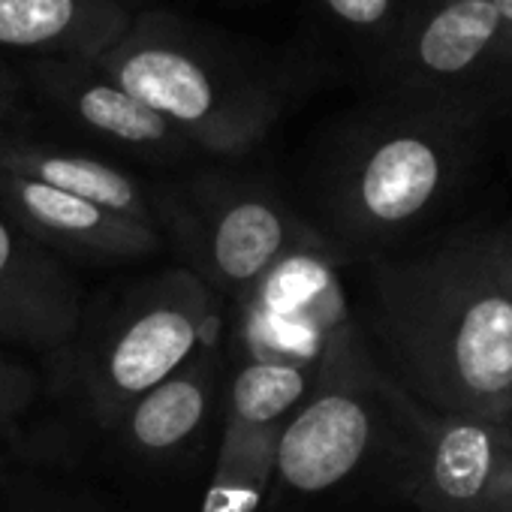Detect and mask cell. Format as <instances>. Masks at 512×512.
Here are the masks:
<instances>
[{
    "label": "cell",
    "instance_id": "cell-4",
    "mask_svg": "<svg viewBox=\"0 0 512 512\" xmlns=\"http://www.w3.org/2000/svg\"><path fill=\"white\" fill-rule=\"evenodd\" d=\"M422 407L374 362L356 317L332 338L311 395L278 440L281 497L323 500L371 473H386L401 494Z\"/></svg>",
    "mask_w": 512,
    "mask_h": 512
},
{
    "label": "cell",
    "instance_id": "cell-12",
    "mask_svg": "<svg viewBox=\"0 0 512 512\" xmlns=\"http://www.w3.org/2000/svg\"><path fill=\"white\" fill-rule=\"evenodd\" d=\"M0 211L34 241L73 260H136L166 244L157 226L0 169Z\"/></svg>",
    "mask_w": 512,
    "mask_h": 512
},
{
    "label": "cell",
    "instance_id": "cell-11",
    "mask_svg": "<svg viewBox=\"0 0 512 512\" xmlns=\"http://www.w3.org/2000/svg\"><path fill=\"white\" fill-rule=\"evenodd\" d=\"M85 323V290L58 253L0 211V341L43 359L64 356Z\"/></svg>",
    "mask_w": 512,
    "mask_h": 512
},
{
    "label": "cell",
    "instance_id": "cell-10",
    "mask_svg": "<svg viewBox=\"0 0 512 512\" xmlns=\"http://www.w3.org/2000/svg\"><path fill=\"white\" fill-rule=\"evenodd\" d=\"M28 94L91 139L145 163L178 166L202 157L169 121L121 88L94 61L25 58Z\"/></svg>",
    "mask_w": 512,
    "mask_h": 512
},
{
    "label": "cell",
    "instance_id": "cell-21",
    "mask_svg": "<svg viewBox=\"0 0 512 512\" xmlns=\"http://www.w3.org/2000/svg\"><path fill=\"white\" fill-rule=\"evenodd\" d=\"M479 241H482L485 260H488L494 278L512 296V220H506L494 229H479Z\"/></svg>",
    "mask_w": 512,
    "mask_h": 512
},
{
    "label": "cell",
    "instance_id": "cell-25",
    "mask_svg": "<svg viewBox=\"0 0 512 512\" xmlns=\"http://www.w3.org/2000/svg\"><path fill=\"white\" fill-rule=\"evenodd\" d=\"M13 419H16L13 410L0 407V449H4V440H7V431H10V422H13Z\"/></svg>",
    "mask_w": 512,
    "mask_h": 512
},
{
    "label": "cell",
    "instance_id": "cell-20",
    "mask_svg": "<svg viewBox=\"0 0 512 512\" xmlns=\"http://www.w3.org/2000/svg\"><path fill=\"white\" fill-rule=\"evenodd\" d=\"M34 395H37L34 371L25 362L0 353V407H7L19 416L34 401Z\"/></svg>",
    "mask_w": 512,
    "mask_h": 512
},
{
    "label": "cell",
    "instance_id": "cell-2",
    "mask_svg": "<svg viewBox=\"0 0 512 512\" xmlns=\"http://www.w3.org/2000/svg\"><path fill=\"white\" fill-rule=\"evenodd\" d=\"M491 127L371 97L314 142L293 205L341 263L434 238L473 190Z\"/></svg>",
    "mask_w": 512,
    "mask_h": 512
},
{
    "label": "cell",
    "instance_id": "cell-26",
    "mask_svg": "<svg viewBox=\"0 0 512 512\" xmlns=\"http://www.w3.org/2000/svg\"><path fill=\"white\" fill-rule=\"evenodd\" d=\"M503 422H506V428L512 431V407H509V413H506V419H503Z\"/></svg>",
    "mask_w": 512,
    "mask_h": 512
},
{
    "label": "cell",
    "instance_id": "cell-17",
    "mask_svg": "<svg viewBox=\"0 0 512 512\" xmlns=\"http://www.w3.org/2000/svg\"><path fill=\"white\" fill-rule=\"evenodd\" d=\"M320 368L287 362H244L235 368L223 395V425L272 428L287 425L305 404Z\"/></svg>",
    "mask_w": 512,
    "mask_h": 512
},
{
    "label": "cell",
    "instance_id": "cell-13",
    "mask_svg": "<svg viewBox=\"0 0 512 512\" xmlns=\"http://www.w3.org/2000/svg\"><path fill=\"white\" fill-rule=\"evenodd\" d=\"M220 338L202 344L175 374L136 398L112 425L124 452L145 464H169L202 440L214 410L223 407Z\"/></svg>",
    "mask_w": 512,
    "mask_h": 512
},
{
    "label": "cell",
    "instance_id": "cell-5",
    "mask_svg": "<svg viewBox=\"0 0 512 512\" xmlns=\"http://www.w3.org/2000/svg\"><path fill=\"white\" fill-rule=\"evenodd\" d=\"M368 79L371 97L494 127L512 118V31L491 0H416Z\"/></svg>",
    "mask_w": 512,
    "mask_h": 512
},
{
    "label": "cell",
    "instance_id": "cell-18",
    "mask_svg": "<svg viewBox=\"0 0 512 512\" xmlns=\"http://www.w3.org/2000/svg\"><path fill=\"white\" fill-rule=\"evenodd\" d=\"M314 4L371 73L398 40L416 0H314Z\"/></svg>",
    "mask_w": 512,
    "mask_h": 512
},
{
    "label": "cell",
    "instance_id": "cell-1",
    "mask_svg": "<svg viewBox=\"0 0 512 512\" xmlns=\"http://www.w3.org/2000/svg\"><path fill=\"white\" fill-rule=\"evenodd\" d=\"M353 317L383 374L422 410L503 422L512 407V296L479 229L368 256Z\"/></svg>",
    "mask_w": 512,
    "mask_h": 512
},
{
    "label": "cell",
    "instance_id": "cell-24",
    "mask_svg": "<svg viewBox=\"0 0 512 512\" xmlns=\"http://www.w3.org/2000/svg\"><path fill=\"white\" fill-rule=\"evenodd\" d=\"M491 7L497 10V16L506 22V28L512 31V0H491Z\"/></svg>",
    "mask_w": 512,
    "mask_h": 512
},
{
    "label": "cell",
    "instance_id": "cell-14",
    "mask_svg": "<svg viewBox=\"0 0 512 512\" xmlns=\"http://www.w3.org/2000/svg\"><path fill=\"white\" fill-rule=\"evenodd\" d=\"M157 0H0V49L100 61Z\"/></svg>",
    "mask_w": 512,
    "mask_h": 512
},
{
    "label": "cell",
    "instance_id": "cell-9",
    "mask_svg": "<svg viewBox=\"0 0 512 512\" xmlns=\"http://www.w3.org/2000/svg\"><path fill=\"white\" fill-rule=\"evenodd\" d=\"M401 497L416 512L512 509V431L497 419L422 410Z\"/></svg>",
    "mask_w": 512,
    "mask_h": 512
},
{
    "label": "cell",
    "instance_id": "cell-16",
    "mask_svg": "<svg viewBox=\"0 0 512 512\" xmlns=\"http://www.w3.org/2000/svg\"><path fill=\"white\" fill-rule=\"evenodd\" d=\"M284 425L220 431V455L202 512H256L272 494L275 458Z\"/></svg>",
    "mask_w": 512,
    "mask_h": 512
},
{
    "label": "cell",
    "instance_id": "cell-27",
    "mask_svg": "<svg viewBox=\"0 0 512 512\" xmlns=\"http://www.w3.org/2000/svg\"><path fill=\"white\" fill-rule=\"evenodd\" d=\"M506 512H512V509H506Z\"/></svg>",
    "mask_w": 512,
    "mask_h": 512
},
{
    "label": "cell",
    "instance_id": "cell-23",
    "mask_svg": "<svg viewBox=\"0 0 512 512\" xmlns=\"http://www.w3.org/2000/svg\"><path fill=\"white\" fill-rule=\"evenodd\" d=\"M187 4H211V7H232V10H241V7L269 4V0H187Z\"/></svg>",
    "mask_w": 512,
    "mask_h": 512
},
{
    "label": "cell",
    "instance_id": "cell-7",
    "mask_svg": "<svg viewBox=\"0 0 512 512\" xmlns=\"http://www.w3.org/2000/svg\"><path fill=\"white\" fill-rule=\"evenodd\" d=\"M220 302L184 266L142 281L109 326L76 359V395L103 431L175 374L202 344L220 338Z\"/></svg>",
    "mask_w": 512,
    "mask_h": 512
},
{
    "label": "cell",
    "instance_id": "cell-19",
    "mask_svg": "<svg viewBox=\"0 0 512 512\" xmlns=\"http://www.w3.org/2000/svg\"><path fill=\"white\" fill-rule=\"evenodd\" d=\"M0 512H112V509L94 491L76 488L70 482L13 479L0 488Z\"/></svg>",
    "mask_w": 512,
    "mask_h": 512
},
{
    "label": "cell",
    "instance_id": "cell-3",
    "mask_svg": "<svg viewBox=\"0 0 512 512\" xmlns=\"http://www.w3.org/2000/svg\"><path fill=\"white\" fill-rule=\"evenodd\" d=\"M202 157H244L308 91L314 64L151 7L94 61Z\"/></svg>",
    "mask_w": 512,
    "mask_h": 512
},
{
    "label": "cell",
    "instance_id": "cell-22",
    "mask_svg": "<svg viewBox=\"0 0 512 512\" xmlns=\"http://www.w3.org/2000/svg\"><path fill=\"white\" fill-rule=\"evenodd\" d=\"M28 97L31 94L22 67H13L7 58H0V130H10V124L25 118Z\"/></svg>",
    "mask_w": 512,
    "mask_h": 512
},
{
    "label": "cell",
    "instance_id": "cell-6",
    "mask_svg": "<svg viewBox=\"0 0 512 512\" xmlns=\"http://www.w3.org/2000/svg\"><path fill=\"white\" fill-rule=\"evenodd\" d=\"M157 229L172 235L220 305H235L287 253L323 238L269 184L199 169L151 190Z\"/></svg>",
    "mask_w": 512,
    "mask_h": 512
},
{
    "label": "cell",
    "instance_id": "cell-15",
    "mask_svg": "<svg viewBox=\"0 0 512 512\" xmlns=\"http://www.w3.org/2000/svg\"><path fill=\"white\" fill-rule=\"evenodd\" d=\"M0 169L79 196L121 217L157 226L151 190H145L127 169L109 160L28 139L16 130H0Z\"/></svg>",
    "mask_w": 512,
    "mask_h": 512
},
{
    "label": "cell",
    "instance_id": "cell-8",
    "mask_svg": "<svg viewBox=\"0 0 512 512\" xmlns=\"http://www.w3.org/2000/svg\"><path fill=\"white\" fill-rule=\"evenodd\" d=\"M341 266L326 244L299 247L229 305V341L238 365L287 362L320 368L332 338L353 320Z\"/></svg>",
    "mask_w": 512,
    "mask_h": 512
}]
</instances>
